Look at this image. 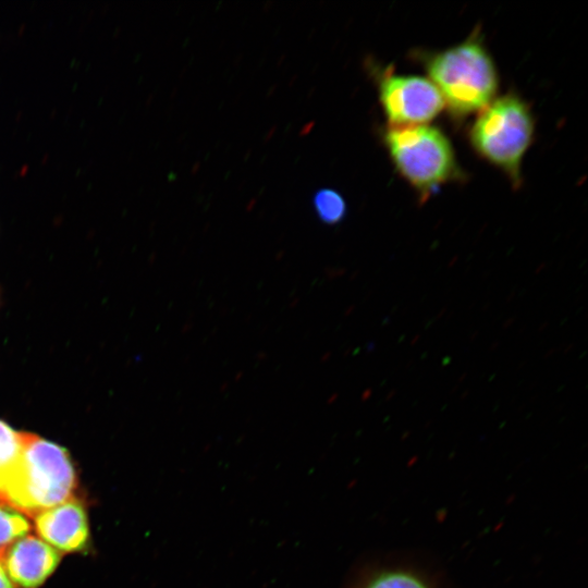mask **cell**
<instances>
[{"label":"cell","mask_w":588,"mask_h":588,"mask_svg":"<svg viewBox=\"0 0 588 588\" xmlns=\"http://www.w3.org/2000/svg\"><path fill=\"white\" fill-rule=\"evenodd\" d=\"M76 473L65 448L24 432L21 457L7 480L0 502L35 517L72 497Z\"/></svg>","instance_id":"1"},{"label":"cell","mask_w":588,"mask_h":588,"mask_svg":"<svg viewBox=\"0 0 588 588\" xmlns=\"http://www.w3.org/2000/svg\"><path fill=\"white\" fill-rule=\"evenodd\" d=\"M427 72L455 115L483 109L498 88L492 59L475 38L431 56Z\"/></svg>","instance_id":"2"},{"label":"cell","mask_w":588,"mask_h":588,"mask_svg":"<svg viewBox=\"0 0 588 588\" xmlns=\"http://www.w3.org/2000/svg\"><path fill=\"white\" fill-rule=\"evenodd\" d=\"M379 98L392 125H418L432 120L444 100L430 79L412 75H385Z\"/></svg>","instance_id":"5"},{"label":"cell","mask_w":588,"mask_h":588,"mask_svg":"<svg viewBox=\"0 0 588 588\" xmlns=\"http://www.w3.org/2000/svg\"><path fill=\"white\" fill-rule=\"evenodd\" d=\"M532 133L534 119L528 106L517 96L505 95L483 108L471 127L470 139L482 157L517 185Z\"/></svg>","instance_id":"3"},{"label":"cell","mask_w":588,"mask_h":588,"mask_svg":"<svg viewBox=\"0 0 588 588\" xmlns=\"http://www.w3.org/2000/svg\"><path fill=\"white\" fill-rule=\"evenodd\" d=\"M1 559L14 585L38 588L54 572L61 554L42 539L25 536L5 548Z\"/></svg>","instance_id":"6"},{"label":"cell","mask_w":588,"mask_h":588,"mask_svg":"<svg viewBox=\"0 0 588 588\" xmlns=\"http://www.w3.org/2000/svg\"><path fill=\"white\" fill-rule=\"evenodd\" d=\"M41 539L63 552H79L89 543V526L83 503L74 498L49 507L35 516Z\"/></svg>","instance_id":"7"},{"label":"cell","mask_w":588,"mask_h":588,"mask_svg":"<svg viewBox=\"0 0 588 588\" xmlns=\"http://www.w3.org/2000/svg\"><path fill=\"white\" fill-rule=\"evenodd\" d=\"M24 444V432L0 419V494L16 466Z\"/></svg>","instance_id":"9"},{"label":"cell","mask_w":588,"mask_h":588,"mask_svg":"<svg viewBox=\"0 0 588 588\" xmlns=\"http://www.w3.org/2000/svg\"><path fill=\"white\" fill-rule=\"evenodd\" d=\"M384 142L399 172L421 194L457 173L449 139L433 126L391 125L384 133Z\"/></svg>","instance_id":"4"},{"label":"cell","mask_w":588,"mask_h":588,"mask_svg":"<svg viewBox=\"0 0 588 588\" xmlns=\"http://www.w3.org/2000/svg\"><path fill=\"white\" fill-rule=\"evenodd\" d=\"M314 210L326 224L333 225L341 222L346 215L344 197L333 188H320L313 197Z\"/></svg>","instance_id":"10"},{"label":"cell","mask_w":588,"mask_h":588,"mask_svg":"<svg viewBox=\"0 0 588 588\" xmlns=\"http://www.w3.org/2000/svg\"><path fill=\"white\" fill-rule=\"evenodd\" d=\"M1 553L2 552H0V588H15L14 584L8 576V573L4 568V565L1 559Z\"/></svg>","instance_id":"12"},{"label":"cell","mask_w":588,"mask_h":588,"mask_svg":"<svg viewBox=\"0 0 588 588\" xmlns=\"http://www.w3.org/2000/svg\"><path fill=\"white\" fill-rule=\"evenodd\" d=\"M358 588H434L418 572L403 567L390 566L380 568L368 575Z\"/></svg>","instance_id":"8"},{"label":"cell","mask_w":588,"mask_h":588,"mask_svg":"<svg viewBox=\"0 0 588 588\" xmlns=\"http://www.w3.org/2000/svg\"><path fill=\"white\" fill-rule=\"evenodd\" d=\"M29 529V522L21 512L0 503V552L25 537Z\"/></svg>","instance_id":"11"}]
</instances>
